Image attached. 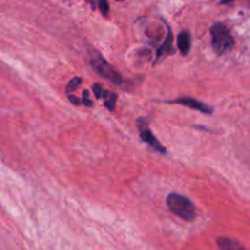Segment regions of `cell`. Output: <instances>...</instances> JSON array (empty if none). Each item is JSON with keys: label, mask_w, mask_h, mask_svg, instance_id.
Instances as JSON below:
<instances>
[{"label": "cell", "mask_w": 250, "mask_h": 250, "mask_svg": "<svg viewBox=\"0 0 250 250\" xmlns=\"http://www.w3.org/2000/svg\"><path fill=\"white\" fill-rule=\"evenodd\" d=\"M210 34H211V44L215 53L221 55L226 51L231 50L234 45L233 36L229 27L222 22H216L210 28Z\"/></svg>", "instance_id": "obj_1"}, {"label": "cell", "mask_w": 250, "mask_h": 250, "mask_svg": "<svg viewBox=\"0 0 250 250\" xmlns=\"http://www.w3.org/2000/svg\"><path fill=\"white\" fill-rule=\"evenodd\" d=\"M166 203H167L170 211L173 212L176 216L181 217L186 221L194 220L195 207L187 197L178 194V193H171V194H168Z\"/></svg>", "instance_id": "obj_2"}, {"label": "cell", "mask_w": 250, "mask_h": 250, "mask_svg": "<svg viewBox=\"0 0 250 250\" xmlns=\"http://www.w3.org/2000/svg\"><path fill=\"white\" fill-rule=\"evenodd\" d=\"M89 61L90 65H92L93 70L97 71L98 75H100L102 77L106 78L109 80L110 82H112L114 84L121 85L124 83V78L122 76L120 75L119 71L115 70L102 55H100L98 51L92 50L90 51V56H89Z\"/></svg>", "instance_id": "obj_3"}, {"label": "cell", "mask_w": 250, "mask_h": 250, "mask_svg": "<svg viewBox=\"0 0 250 250\" xmlns=\"http://www.w3.org/2000/svg\"><path fill=\"white\" fill-rule=\"evenodd\" d=\"M138 129H139V134H141L142 141L146 142L150 148H153L154 150H156L158 153L166 154V149L164 148L163 144L158 141V138L154 136L153 132L149 129L148 121H146V119H143V117L138 120Z\"/></svg>", "instance_id": "obj_4"}, {"label": "cell", "mask_w": 250, "mask_h": 250, "mask_svg": "<svg viewBox=\"0 0 250 250\" xmlns=\"http://www.w3.org/2000/svg\"><path fill=\"white\" fill-rule=\"evenodd\" d=\"M168 103H171V104L185 105V106L189 107V109L197 110V111L204 112V114H212V111H214L211 106H209V105L199 102V100H197L195 98H190V97L177 98V99H175V100H170Z\"/></svg>", "instance_id": "obj_5"}, {"label": "cell", "mask_w": 250, "mask_h": 250, "mask_svg": "<svg viewBox=\"0 0 250 250\" xmlns=\"http://www.w3.org/2000/svg\"><path fill=\"white\" fill-rule=\"evenodd\" d=\"M177 45L183 55H188L190 50V33L188 31H182L178 34Z\"/></svg>", "instance_id": "obj_6"}, {"label": "cell", "mask_w": 250, "mask_h": 250, "mask_svg": "<svg viewBox=\"0 0 250 250\" xmlns=\"http://www.w3.org/2000/svg\"><path fill=\"white\" fill-rule=\"evenodd\" d=\"M217 246L221 250H246L241 243L234 239L225 238V237L217 239Z\"/></svg>", "instance_id": "obj_7"}, {"label": "cell", "mask_w": 250, "mask_h": 250, "mask_svg": "<svg viewBox=\"0 0 250 250\" xmlns=\"http://www.w3.org/2000/svg\"><path fill=\"white\" fill-rule=\"evenodd\" d=\"M172 39H173V36H172V32H171V29L168 28V34H167V38H166L165 43L163 44V45L159 48L158 50V59L161 58V55H166V54H170L172 53Z\"/></svg>", "instance_id": "obj_8"}, {"label": "cell", "mask_w": 250, "mask_h": 250, "mask_svg": "<svg viewBox=\"0 0 250 250\" xmlns=\"http://www.w3.org/2000/svg\"><path fill=\"white\" fill-rule=\"evenodd\" d=\"M102 98H104V104L110 111L115 109V105H116V94L109 92V90H103Z\"/></svg>", "instance_id": "obj_9"}, {"label": "cell", "mask_w": 250, "mask_h": 250, "mask_svg": "<svg viewBox=\"0 0 250 250\" xmlns=\"http://www.w3.org/2000/svg\"><path fill=\"white\" fill-rule=\"evenodd\" d=\"M82 82H83V80H82V78H81V77H75V78H72V80H71L70 82H68L67 87H66V92H67L68 94H70V93L72 92V90L77 89V88L80 87L81 84H82Z\"/></svg>", "instance_id": "obj_10"}, {"label": "cell", "mask_w": 250, "mask_h": 250, "mask_svg": "<svg viewBox=\"0 0 250 250\" xmlns=\"http://www.w3.org/2000/svg\"><path fill=\"white\" fill-rule=\"evenodd\" d=\"M99 9L100 11H102V14L104 15V16H107L109 15V11H110V6H109V2L107 1H99Z\"/></svg>", "instance_id": "obj_11"}, {"label": "cell", "mask_w": 250, "mask_h": 250, "mask_svg": "<svg viewBox=\"0 0 250 250\" xmlns=\"http://www.w3.org/2000/svg\"><path fill=\"white\" fill-rule=\"evenodd\" d=\"M93 92H94V95L97 99H102V94H103V90H104V88H102V85L99 84V83H95V84H93Z\"/></svg>", "instance_id": "obj_12"}, {"label": "cell", "mask_w": 250, "mask_h": 250, "mask_svg": "<svg viewBox=\"0 0 250 250\" xmlns=\"http://www.w3.org/2000/svg\"><path fill=\"white\" fill-rule=\"evenodd\" d=\"M81 104H84L85 106H92L93 105V102L89 99V97H88V90H84V92H83V98L82 100H81Z\"/></svg>", "instance_id": "obj_13"}, {"label": "cell", "mask_w": 250, "mask_h": 250, "mask_svg": "<svg viewBox=\"0 0 250 250\" xmlns=\"http://www.w3.org/2000/svg\"><path fill=\"white\" fill-rule=\"evenodd\" d=\"M68 99H70L71 103H73V104H76V105H80L81 104V100L77 99V97H73V95L68 94Z\"/></svg>", "instance_id": "obj_14"}]
</instances>
